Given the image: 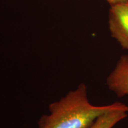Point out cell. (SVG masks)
I'll use <instances>...</instances> for the list:
<instances>
[{
	"mask_svg": "<svg viewBox=\"0 0 128 128\" xmlns=\"http://www.w3.org/2000/svg\"><path fill=\"white\" fill-rule=\"evenodd\" d=\"M128 106L114 103L106 106L92 105L87 97L86 84H81L60 100L49 106L50 113L38 121L39 128H89L99 116L110 110Z\"/></svg>",
	"mask_w": 128,
	"mask_h": 128,
	"instance_id": "cell-1",
	"label": "cell"
},
{
	"mask_svg": "<svg viewBox=\"0 0 128 128\" xmlns=\"http://www.w3.org/2000/svg\"><path fill=\"white\" fill-rule=\"evenodd\" d=\"M108 24L112 36L124 49H128V1L111 5Z\"/></svg>",
	"mask_w": 128,
	"mask_h": 128,
	"instance_id": "cell-2",
	"label": "cell"
},
{
	"mask_svg": "<svg viewBox=\"0 0 128 128\" xmlns=\"http://www.w3.org/2000/svg\"><path fill=\"white\" fill-rule=\"evenodd\" d=\"M110 90L118 97L128 95V56H122L106 81Z\"/></svg>",
	"mask_w": 128,
	"mask_h": 128,
	"instance_id": "cell-3",
	"label": "cell"
},
{
	"mask_svg": "<svg viewBox=\"0 0 128 128\" xmlns=\"http://www.w3.org/2000/svg\"><path fill=\"white\" fill-rule=\"evenodd\" d=\"M128 106L124 108L110 110L102 114L89 128H113L127 117Z\"/></svg>",
	"mask_w": 128,
	"mask_h": 128,
	"instance_id": "cell-4",
	"label": "cell"
},
{
	"mask_svg": "<svg viewBox=\"0 0 128 128\" xmlns=\"http://www.w3.org/2000/svg\"><path fill=\"white\" fill-rule=\"evenodd\" d=\"M109 3L110 5H113L116 3L120 2H124V1H126L127 0H106Z\"/></svg>",
	"mask_w": 128,
	"mask_h": 128,
	"instance_id": "cell-5",
	"label": "cell"
},
{
	"mask_svg": "<svg viewBox=\"0 0 128 128\" xmlns=\"http://www.w3.org/2000/svg\"><path fill=\"white\" fill-rule=\"evenodd\" d=\"M127 1H128V0H127Z\"/></svg>",
	"mask_w": 128,
	"mask_h": 128,
	"instance_id": "cell-6",
	"label": "cell"
}]
</instances>
